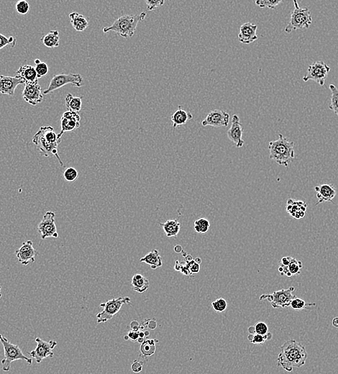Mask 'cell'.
Instances as JSON below:
<instances>
[{
    "label": "cell",
    "mask_w": 338,
    "mask_h": 374,
    "mask_svg": "<svg viewBox=\"0 0 338 374\" xmlns=\"http://www.w3.org/2000/svg\"><path fill=\"white\" fill-rule=\"evenodd\" d=\"M280 350L277 364L287 372H293L294 369L301 368L308 359V354L305 346L295 340L286 341L281 346Z\"/></svg>",
    "instance_id": "cell-1"
},
{
    "label": "cell",
    "mask_w": 338,
    "mask_h": 374,
    "mask_svg": "<svg viewBox=\"0 0 338 374\" xmlns=\"http://www.w3.org/2000/svg\"><path fill=\"white\" fill-rule=\"evenodd\" d=\"M62 136L55 133L54 128L52 126L40 127L38 131L35 133L32 139V142L38 149L40 154L45 157L55 156L58 160L60 166L64 164L58 155V147L61 142Z\"/></svg>",
    "instance_id": "cell-2"
},
{
    "label": "cell",
    "mask_w": 338,
    "mask_h": 374,
    "mask_svg": "<svg viewBox=\"0 0 338 374\" xmlns=\"http://www.w3.org/2000/svg\"><path fill=\"white\" fill-rule=\"evenodd\" d=\"M294 148L295 143L293 141H290L282 134H279L277 140L269 142V158L279 165L289 168L295 158Z\"/></svg>",
    "instance_id": "cell-3"
},
{
    "label": "cell",
    "mask_w": 338,
    "mask_h": 374,
    "mask_svg": "<svg viewBox=\"0 0 338 374\" xmlns=\"http://www.w3.org/2000/svg\"><path fill=\"white\" fill-rule=\"evenodd\" d=\"M147 14L143 12L138 14H125L118 17L112 25L104 27L103 32H115L121 37L127 39L133 37L136 30L137 26L146 17Z\"/></svg>",
    "instance_id": "cell-4"
},
{
    "label": "cell",
    "mask_w": 338,
    "mask_h": 374,
    "mask_svg": "<svg viewBox=\"0 0 338 374\" xmlns=\"http://www.w3.org/2000/svg\"><path fill=\"white\" fill-rule=\"evenodd\" d=\"M0 343L2 344L3 348H4V357L1 360L2 370L4 372H9L10 370L12 363L14 361L24 360L29 365L32 364V359L24 356L18 346L12 344V343L9 342L7 338L4 337L1 334H0Z\"/></svg>",
    "instance_id": "cell-5"
},
{
    "label": "cell",
    "mask_w": 338,
    "mask_h": 374,
    "mask_svg": "<svg viewBox=\"0 0 338 374\" xmlns=\"http://www.w3.org/2000/svg\"><path fill=\"white\" fill-rule=\"evenodd\" d=\"M295 9L291 14L290 22L285 27V32L291 33L297 30L308 29L313 23L311 12L308 8H301L297 1H294Z\"/></svg>",
    "instance_id": "cell-6"
},
{
    "label": "cell",
    "mask_w": 338,
    "mask_h": 374,
    "mask_svg": "<svg viewBox=\"0 0 338 374\" xmlns=\"http://www.w3.org/2000/svg\"><path fill=\"white\" fill-rule=\"evenodd\" d=\"M295 290V287H290L288 289L276 291L270 295L264 294L260 297V300H267L272 304V308L274 309L289 308L293 300L297 297L293 294Z\"/></svg>",
    "instance_id": "cell-7"
},
{
    "label": "cell",
    "mask_w": 338,
    "mask_h": 374,
    "mask_svg": "<svg viewBox=\"0 0 338 374\" xmlns=\"http://www.w3.org/2000/svg\"><path fill=\"white\" fill-rule=\"evenodd\" d=\"M131 302L129 297H121L112 299L104 303L100 304L103 310L97 315V323H104L112 320L115 315L120 312V309L125 305H129Z\"/></svg>",
    "instance_id": "cell-8"
},
{
    "label": "cell",
    "mask_w": 338,
    "mask_h": 374,
    "mask_svg": "<svg viewBox=\"0 0 338 374\" xmlns=\"http://www.w3.org/2000/svg\"><path fill=\"white\" fill-rule=\"evenodd\" d=\"M66 84H71L76 87H81L83 86V77L79 73H59V74L55 75L51 80L48 87L42 92L44 94H48L53 91L66 86Z\"/></svg>",
    "instance_id": "cell-9"
},
{
    "label": "cell",
    "mask_w": 338,
    "mask_h": 374,
    "mask_svg": "<svg viewBox=\"0 0 338 374\" xmlns=\"http://www.w3.org/2000/svg\"><path fill=\"white\" fill-rule=\"evenodd\" d=\"M331 71V67L328 66L323 60H318L311 63L308 67V72L303 77V81H315L320 86H324L328 73Z\"/></svg>",
    "instance_id": "cell-10"
},
{
    "label": "cell",
    "mask_w": 338,
    "mask_h": 374,
    "mask_svg": "<svg viewBox=\"0 0 338 374\" xmlns=\"http://www.w3.org/2000/svg\"><path fill=\"white\" fill-rule=\"evenodd\" d=\"M35 341L37 343L36 348L29 354L35 359L37 364H40L46 358H53L54 356L53 350L57 346L56 341H50L47 342L40 338H35Z\"/></svg>",
    "instance_id": "cell-11"
},
{
    "label": "cell",
    "mask_w": 338,
    "mask_h": 374,
    "mask_svg": "<svg viewBox=\"0 0 338 374\" xmlns=\"http://www.w3.org/2000/svg\"><path fill=\"white\" fill-rule=\"evenodd\" d=\"M55 212L48 211L45 212L39 223L37 230L41 236L42 240L48 238H58V230L55 225Z\"/></svg>",
    "instance_id": "cell-12"
},
{
    "label": "cell",
    "mask_w": 338,
    "mask_h": 374,
    "mask_svg": "<svg viewBox=\"0 0 338 374\" xmlns=\"http://www.w3.org/2000/svg\"><path fill=\"white\" fill-rule=\"evenodd\" d=\"M230 122V114L221 109H215L207 115V117L202 121L203 126L228 127Z\"/></svg>",
    "instance_id": "cell-13"
},
{
    "label": "cell",
    "mask_w": 338,
    "mask_h": 374,
    "mask_svg": "<svg viewBox=\"0 0 338 374\" xmlns=\"http://www.w3.org/2000/svg\"><path fill=\"white\" fill-rule=\"evenodd\" d=\"M15 255L22 265L27 266L29 264L35 262L38 252L33 247L32 241H27L24 242L19 249L16 250Z\"/></svg>",
    "instance_id": "cell-14"
},
{
    "label": "cell",
    "mask_w": 338,
    "mask_h": 374,
    "mask_svg": "<svg viewBox=\"0 0 338 374\" xmlns=\"http://www.w3.org/2000/svg\"><path fill=\"white\" fill-rule=\"evenodd\" d=\"M22 98L26 102L31 105L35 106L40 104L43 101V94L41 86L38 82L25 84L24 90L22 91Z\"/></svg>",
    "instance_id": "cell-15"
},
{
    "label": "cell",
    "mask_w": 338,
    "mask_h": 374,
    "mask_svg": "<svg viewBox=\"0 0 338 374\" xmlns=\"http://www.w3.org/2000/svg\"><path fill=\"white\" fill-rule=\"evenodd\" d=\"M243 127L240 117L237 115H234L232 118L231 127L228 130L227 135L228 138L236 145L237 148H242L245 143L243 139Z\"/></svg>",
    "instance_id": "cell-16"
},
{
    "label": "cell",
    "mask_w": 338,
    "mask_h": 374,
    "mask_svg": "<svg viewBox=\"0 0 338 374\" xmlns=\"http://www.w3.org/2000/svg\"><path fill=\"white\" fill-rule=\"evenodd\" d=\"M80 121H81V117H80L79 113L71 112V111H66V112L63 113L61 120H60L61 130L58 134L60 136H62L64 133L71 132L79 128Z\"/></svg>",
    "instance_id": "cell-17"
},
{
    "label": "cell",
    "mask_w": 338,
    "mask_h": 374,
    "mask_svg": "<svg viewBox=\"0 0 338 374\" xmlns=\"http://www.w3.org/2000/svg\"><path fill=\"white\" fill-rule=\"evenodd\" d=\"M22 84L24 81L17 76H0V93L13 96L17 86Z\"/></svg>",
    "instance_id": "cell-18"
},
{
    "label": "cell",
    "mask_w": 338,
    "mask_h": 374,
    "mask_svg": "<svg viewBox=\"0 0 338 374\" xmlns=\"http://www.w3.org/2000/svg\"><path fill=\"white\" fill-rule=\"evenodd\" d=\"M315 189L317 193V198H318L316 205L326 203V202H332L333 199L337 194L336 188L332 184H322V185L315 187Z\"/></svg>",
    "instance_id": "cell-19"
},
{
    "label": "cell",
    "mask_w": 338,
    "mask_h": 374,
    "mask_svg": "<svg viewBox=\"0 0 338 374\" xmlns=\"http://www.w3.org/2000/svg\"><path fill=\"white\" fill-rule=\"evenodd\" d=\"M258 26L251 22H246L242 24L240 27V32L238 34V39L242 43L250 44L256 41L258 39L257 32Z\"/></svg>",
    "instance_id": "cell-20"
},
{
    "label": "cell",
    "mask_w": 338,
    "mask_h": 374,
    "mask_svg": "<svg viewBox=\"0 0 338 374\" xmlns=\"http://www.w3.org/2000/svg\"><path fill=\"white\" fill-rule=\"evenodd\" d=\"M308 204L304 201H297L293 199H289L287 203V211L290 216L296 220H301L305 216Z\"/></svg>",
    "instance_id": "cell-21"
},
{
    "label": "cell",
    "mask_w": 338,
    "mask_h": 374,
    "mask_svg": "<svg viewBox=\"0 0 338 374\" xmlns=\"http://www.w3.org/2000/svg\"><path fill=\"white\" fill-rule=\"evenodd\" d=\"M302 267H303V264L301 261H298L295 258L292 257L290 263L287 266L279 264L278 270L281 275L290 278L294 276L300 275Z\"/></svg>",
    "instance_id": "cell-22"
},
{
    "label": "cell",
    "mask_w": 338,
    "mask_h": 374,
    "mask_svg": "<svg viewBox=\"0 0 338 374\" xmlns=\"http://www.w3.org/2000/svg\"><path fill=\"white\" fill-rule=\"evenodd\" d=\"M16 76L23 80L24 84L38 82L39 79L37 78L35 67L30 65H24L19 67V69L16 71Z\"/></svg>",
    "instance_id": "cell-23"
},
{
    "label": "cell",
    "mask_w": 338,
    "mask_h": 374,
    "mask_svg": "<svg viewBox=\"0 0 338 374\" xmlns=\"http://www.w3.org/2000/svg\"><path fill=\"white\" fill-rule=\"evenodd\" d=\"M192 118H193V116L191 114V112H187L179 106L177 110L175 111L171 115L173 128L175 130L176 127L180 126V125H185L187 123L188 121L192 120Z\"/></svg>",
    "instance_id": "cell-24"
},
{
    "label": "cell",
    "mask_w": 338,
    "mask_h": 374,
    "mask_svg": "<svg viewBox=\"0 0 338 374\" xmlns=\"http://www.w3.org/2000/svg\"><path fill=\"white\" fill-rule=\"evenodd\" d=\"M140 262L145 263L150 266L153 270H156L163 266V260L158 250L155 249L145 255L140 259Z\"/></svg>",
    "instance_id": "cell-25"
},
{
    "label": "cell",
    "mask_w": 338,
    "mask_h": 374,
    "mask_svg": "<svg viewBox=\"0 0 338 374\" xmlns=\"http://www.w3.org/2000/svg\"><path fill=\"white\" fill-rule=\"evenodd\" d=\"M131 284L133 290L139 294L144 293L150 287V282L147 278L142 274H136L132 278Z\"/></svg>",
    "instance_id": "cell-26"
},
{
    "label": "cell",
    "mask_w": 338,
    "mask_h": 374,
    "mask_svg": "<svg viewBox=\"0 0 338 374\" xmlns=\"http://www.w3.org/2000/svg\"><path fill=\"white\" fill-rule=\"evenodd\" d=\"M71 23L73 28L78 32H82L87 28L89 22L87 19L82 14L76 12H73L69 14Z\"/></svg>",
    "instance_id": "cell-27"
},
{
    "label": "cell",
    "mask_w": 338,
    "mask_h": 374,
    "mask_svg": "<svg viewBox=\"0 0 338 374\" xmlns=\"http://www.w3.org/2000/svg\"><path fill=\"white\" fill-rule=\"evenodd\" d=\"M166 236L176 238L181 230V224L177 220H168L166 223H160Z\"/></svg>",
    "instance_id": "cell-28"
},
{
    "label": "cell",
    "mask_w": 338,
    "mask_h": 374,
    "mask_svg": "<svg viewBox=\"0 0 338 374\" xmlns=\"http://www.w3.org/2000/svg\"><path fill=\"white\" fill-rule=\"evenodd\" d=\"M40 40L47 48H56L60 45L59 32L58 30L50 31L43 35Z\"/></svg>",
    "instance_id": "cell-29"
},
{
    "label": "cell",
    "mask_w": 338,
    "mask_h": 374,
    "mask_svg": "<svg viewBox=\"0 0 338 374\" xmlns=\"http://www.w3.org/2000/svg\"><path fill=\"white\" fill-rule=\"evenodd\" d=\"M158 341L156 339H145L140 346V351L143 357H150L155 354L156 349V344Z\"/></svg>",
    "instance_id": "cell-30"
},
{
    "label": "cell",
    "mask_w": 338,
    "mask_h": 374,
    "mask_svg": "<svg viewBox=\"0 0 338 374\" xmlns=\"http://www.w3.org/2000/svg\"><path fill=\"white\" fill-rule=\"evenodd\" d=\"M66 107L68 111L73 112H79L82 107V100L81 97H73L72 94H68L65 97Z\"/></svg>",
    "instance_id": "cell-31"
},
{
    "label": "cell",
    "mask_w": 338,
    "mask_h": 374,
    "mask_svg": "<svg viewBox=\"0 0 338 374\" xmlns=\"http://www.w3.org/2000/svg\"><path fill=\"white\" fill-rule=\"evenodd\" d=\"M194 230L197 233L205 234L210 230V223L207 218H199L194 222Z\"/></svg>",
    "instance_id": "cell-32"
},
{
    "label": "cell",
    "mask_w": 338,
    "mask_h": 374,
    "mask_svg": "<svg viewBox=\"0 0 338 374\" xmlns=\"http://www.w3.org/2000/svg\"><path fill=\"white\" fill-rule=\"evenodd\" d=\"M330 89L331 91V99L329 108L338 116V89L334 84H331Z\"/></svg>",
    "instance_id": "cell-33"
},
{
    "label": "cell",
    "mask_w": 338,
    "mask_h": 374,
    "mask_svg": "<svg viewBox=\"0 0 338 374\" xmlns=\"http://www.w3.org/2000/svg\"><path fill=\"white\" fill-rule=\"evenodd\" d=\"M273 338V335L272 333L269 332L265 336H261V335L258 334H249L248 336V341L251 343V344L254 345H263L265 344L266 341H270Z\"/></svg>",
    "instance_id": "cell-34"
},
{
    "label": "cell",
    "mask_w": 338,
    "mask_h": 374,
    "mask_svg": "<svg viewBox=\"0 0 338 374\" xmlns=\"http://www.w3.org/2000/svg\"><path fill=\"white\" fill-rule=\"evenodd\" d=\"M35 69L37 73V78L41 79L44 76H47L49 71L48 64L45 62L40 61V59H35Z\"/></svg>",
    "instance_id": "cell-35"
},
{
    "label": "cell",
    "mask_w": 338,
    "mask_h": 374,
    "mask_svg": "<svg viewBox=\"0 0 338 374\" xmlns=\"http://www.w3.org/2000/svg\"><path fill=\"white\" fill-rule=\"evenodd\" d=\"M315 305L316 303H307L302 299L296 297L291 303L290 307L295 310H308L309 307H315Z\"/></svg>",
    "instance_id": "cell-36"
},
{
    "label": "cell",
    "mask_w": 338,
    "mask_h": 374,
    "mask_svg": "<svg viewBox=\"0 0 338 374\" xmlns=\"http://www.w3.org/2000/svg\"><path fill=\"white\" fill-rule=\"evenodd\" d=\"M282 2V0H258L256 1V4L261 8L275 9Z\"/></svg>",
    "instance_id": "cell-37"
},
{
    "label": "cell",
    "mask_w": 338,
    "mask_h": 374,
    "mask_svg": "<svg viewBox=\"0 0 338 374\" xmlns=\"http://www.w3.org/2000/svg\"><path fill=\"white\" fill-rule=\"evenodd\" d=\"M212 307L216 313H224L228 308V302L223 298H219L212 303Z\"/></svg>",
    "instance_id": "cell-38"
},
{
    "label": "cell",
    "mask_w": 338,
    "mask_h": 374,
    "mask_svg": "<svg viewBox=\"0 0 338 374\" xmlns=\"http://www.w3.org/2000/svg\"><path fill=\"white\" fill-rule=\"evenodd\" d=\"M63 179L68 182H73L78 179L79 173L77 170L73 167H68L65 170L63 174Z\"/></svg>",
    "instance_id": "cell-39"
},
{
    "label": "cell",
    "mask_w": 338,
    "mask_h": 374,
    "mask_svg": "<svg viewBox=\"0 0 338 374\" xmlns=\"http://www.w3.org/2000/svg\"><path fill=\"white\" fill-rule=\"evenodd\" d=\"M16 12L18 13L19 14H27L30 10V6L29 3L27 1L24 0H20V1H17L15 4Z\"/></svg>",
    "instance_id": "cell-40"
},
{
    "label": "cell",
    "mask_w": 338,
    "mask_h": 374,
    "mask_svg": "<svg viewBox=\"0 0 338 374\" xmlns=\"http://www.w3.org/2000/svg\"><path fill=\"white\" fill-rule=\"evenodd\" d=\"M186 264H187L188 269H189L192 275V274H199V271H200V264L196 260L187 259L186 261Z\"/></svg>",
    "instance_id": "cell-41"
},
{
    "label": "cell",
    "mask_w": 338,
    "mask_h": 374,
    "mask_svg": "<svg viewBox=\"0 0 338 374\" xmlns=\"http://www.w3.org/2000/svg\"><path fill=\"white\" fill-rule=\"evenodd\" d=\"M16 38L14 37H6L5 35L0 34V49L5 48L7 45H11L12 47L15 45Z\"/></svg>",
    "instance_id": "cell-42"
},
{
    "label": "cell",
    "mask_w": 338,
    "mask_h": 374,
    "mask_svg": "<svg viewBox=\"0 0 338 374\" xmlns=\"http://www.w3.org/2000/svg\"><path fill=\"white\" fill-rule=\"evenodd\" d=\"M255 334L265 336L269 333V327L264 322L259 321L254 326Z\"/></svg>",
    "instance_id": "cell-43"
},
{
    "label": "cell",
    "mask_w": 338,
    "mask_h": 374,
    "mask_svg": "<svg viewBox=\"0 0 338 374\" xmlns=\"http://www.w3.org/2000/svg\"><path fill=\"white\" fill-rule=\"evenodd\" d=\"M147 4V9L148 10H155L156 8L162 6L165 3L164 0H147L145 1Z\"/></svg>",
    "instance_id": "cell-44"
},
{
    "label": "cell",
    "mask_w": 338,
    "mask_h": 374,
    "mask_svg": "<svg viewBox=\"0 0 338 374\" xmlns=\"http://www.w3.org/2000/svg\"><path fill=\"white\" fill-rule=\"evenodd\" d=\"M143 362H140L138 360L134 361L131 366V369L134 373H140L143 370Z\"/></svg>",
    "instance_id": "cell-45"
},
{
    "label": "cell",
    "mask_w": 338,
    "mask_h": 374,
    "mask_svg": "<svg viewBox=\"0 0 338 374\" xmlns=\"http://www.w3.org/2000/svg\"><path fill=\"white\" fill-rule=\"evenodd\" d=\"M139 332L140 331H131L127 333V336H128L130 341L136 342L139 339Z\"/></svg>",
    "instance_id": "cell-46"
},
{
    "label": "cell",
    "mask_w": 338,
    "mask_h": 374,
    "mask_svg": "<svg viewBox=\"0 0 338 374\" xmlns=\"http://www.w3.org/2000/svg\"><path fill=\"white\" fill-rule=\"evenodd\" d=\"M130 327H131V328L132 329H133V331H140V324L139 323H138V321L132 322L131 324H130Z\"/></svg>",
    "instance_id": "cell-47"
},
{
    "label": "cell",
    "mask_w": 338,
    "mask_h": 374,
    "mask_svg": "<svg viewBox=\"0 0 338 374\" xmlns=\"http://www.w3.org/2000/svg\"><path fill=\"white\" fill-rule=\"evenodd\" d=\"M148 320V325H147V326H148V328H149L150 329L154 330L156 329V327H157V323H156V322L155 321V320Z\"/></svg>",
    "instance_id": "cell-48"
},
{
    "label": "cell",
    "mask_w": 338,
    "mask_h": 374,
    "mask_svg": "<svg viewBox=\"0 0 338 374\" xmlns=\"http://www.w3.org/2000/svg\"><path fill=\"white\" fill-rule=\"evenodd\" d=\"M332 323L335 328H338V317L333 318Z\"/></svg>",
    "instance_id": "cell-49"
},
{
    "label": "cell",
    "mask_w": 338,
    "mask_h": 374,
    "mask_svg": "<svg viewBox=\"0 0 338 374\" xmlns=\"http://www.w3.org/2000/svg\"><path fill=\"white\" fill-rule=\"evenodd\" d=\"M144 333H145V337L148 338V336H149L150 333L148 332V331H145V332H144Z\"/></svg>",
    "instance_id": "cell-50"
},
{
    "label": "cell",
    "mask_w": 338,
    "mask_h": 374,
    "mask_svg": "<svg viewBox=\"0 0 338 374\" xmlns=\"http://www.w3.org/2000/svg\"><path fill=\"white\" fill-rule=\"evenodd\" d=\"M1 297H2V294H1V287L0 286V300H1Z\"/></svg>",
    "instance_id": "cell-51"
},
{
    "label": "cell",
    "mask_w": 338,
    "mask_h": 374,
    "mask_svg": "<svg viewBox=\"0 0 338 374\" xmlns=\"http://www.w3.org/2000/svg\"><path fill=\"white\" fill-rule=\"evenodd\" d=\"M125 341H127V340H129L128 336H125Z\"/></svg>",
    "instance_id": "cell-52"
}]
</instances>
